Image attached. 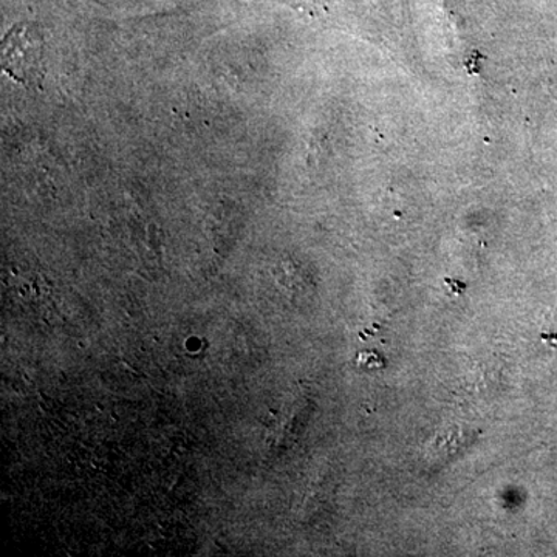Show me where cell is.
Listing matches in <instances>:
<instances>
[{
	"label": "cell",
	"mask_w": 557,
	"mask_h": 557,
	"mask_svg": "<svg viewBox=\"0 0 557 557\" xmlns=\"http://www.w3.org/2000/svg\"><path fill=\"white\" fill-rule=\"evenodd\" d=\"M44 42L32 25H17L3 39V67L22 83L40 79L44 70Z\"/></svg>",
	"instance_id": "cell-1"
}]
</instances>
